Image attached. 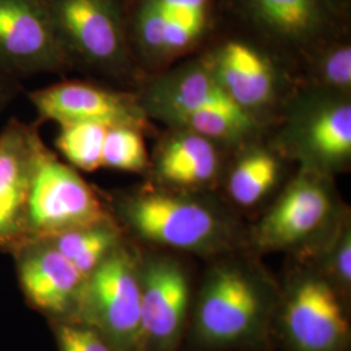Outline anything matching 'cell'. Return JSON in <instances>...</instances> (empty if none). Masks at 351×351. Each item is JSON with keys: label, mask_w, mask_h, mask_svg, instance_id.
Wrapping results in <instances>:
<instances>
[{"label": "cell", "mask_w": 351, "mask_h": 351, "mask_svg": "<svg viewBox=\"0 0 351 351\" xmlns=\"http://www.w3.org/2000/svg\"><path fill=\"white\" fill-rule=\"evenodd\" d=\"M272 146L298 168L335 177L351 164V97L303 85L281 110Z\"/></svg>", "instance_id": "obj_1"}, {"label": "cell", "mask_w": 351, "mask_h": 351, "mask_svg": "<svg viewBox=\"0 0 351 351\" xmlns=\"http://www.w3.org/2000/svg\"><path fill=\"white\" fill-rule=\"evenodd\" d=\"M120 215L139 239L176 250L217 252L234 239L224 213L176 189L136 191L121 201Z\"/></svg>", "instance_id": "obj_2"}, {"label": "cell", "mask_w": 351, "mask_h": 351, "mask_svg": "<svg viewBox=\"0 0 351 351\" xmlns=\"http://www.w3.org/2000/svg\"><path fill=\"white\" fill-rule=\"evenodd\" d=\"M46 4L72 69L80 66L119 82L134 77L137 64L120 0H46Z\"/></svg>", "instance_id": "obj_3"}, {"label": "cell", "mask_w": 351, "mask_h": 351, "mask_svg": "<svg viewBox=\"0 0 351 351\" xmlns=\"http://www.w3.org/2000/svg\"><path fill=\"white\" fill-rule=\"evenodd\" d=\"M261 42L226 38L201 55L226 97L261 125L280 114L294 91L291 80Z\"/></svg>", "instance_id": "obj_4"}, {"label": "cell", "mask_w": 351, "mask_h": 351, "mask_svg": "<svg viewBox=\"0 0 351 351\" xmlns=\"http://www.w3.org/2000/svg\"><path fill=\"white\" fill-rule=\"evenodd\" d=\"M112 221L103 202L80 175L47 146L38 159L26 206L27 242Z\"/></svg>", "instance_id": "obj_5"}, {"label": "cell", "mask_w": 351, "mask_h": 351, "mask_svg": "<svg viewBox=\"0 0 351 351\" xmlns=\"http://www.w3.org/2000/svg\"><path fill=\"white\" fill-rule=\"evenodd\" d=\"M232 10L277 55L303 62L342 34L341 17L326 0H228Z\"/></svg>", "instance_id": "obj_6"}, {"label": "cell", "mask_w": 351, "mask_h": 351, "mask_svg": "<svg viewBox=\"0 0 351 351\" xmlns=\"http://www.w3.org/2000/svg\"><path fill=\"white\" fill-rule=\"evenodd\" d=\"M80 298L93 326L121 350L143 341L141 280L132 254L119 243L85 280Z\"/></svg>", "instance_id": "obj_7"}, {"label": "cell", "mask_w": 351, "mask_h": 351, "mask_svg": "<svg viewBox=\"0 0 351 351\" xmlns=\"http://www.w3.org/2000/svg\"><path fill=\"white\" fill-rule=\"evenodd\" d=\"M333 177L298 168L254 232L262 250L300 247L320 236L336 217Z\"/></svg>", "instance_id": "obj_8"}, {"label": "cell", "mask_w": 351, "mask_h": 351, "mask_svg": "<svg viewBox=\"0 0 351 351\" xmlns=\"http://www.w3.org/2000/svg\"><path fill=\"white\" fill-rule=\"evenodd\" d=\"M69 69L46 0H0V71L20 81Z\"/></svg>", "instance_id": "obj_9"}, {"label": "cell", "mask_w": 351, "mask_h": 351, "mask_svg": "<svg viewBox=\"0 0 351 351\" xmlns=\"http://www.w3.org/2000/svg\"><path fill=\"white\" fill-rule=\"evenodd\" d=\"M39 121L129 125L147 130L150 120L137 94L84 81H63L29 94Z\"/></svg>", "instance_id": "obj_10"}, {"label": "cell", "mask_w": 351, "mask_h": 351, "mask_svg": "<svg viewBox=\"0 0 351 351\" xmlns=\"http://www.w3.org/2000/svg\"><path fill=\"white\" fill-rule=\"evenodd\" d=\"M45 146L37 125L19 119L0 132V249H19L27 242V197Z\"/></svg>", "instance_id": "obj_11"}, {"label": "cell", "mask_w": 351, "mask_h": 351, "mask_svg": "<svg viewBox=\"0 0 351 351\" xmlns=\"http://www.w3.org/2000/svg\"><path fill=\"white\" fill-rule=\"evenodd\" d=\"M262 311L261 294L250 278L237 268L220 267L202 293L197 329L211 345H230L252 335Z\"/></svg>", "instance_id": "obj_12"}, {"label": "cell", "mask_w": 351, "mask_h": 351, "mask_svg": "<svg viewBox=\"0 0 351 351\" xmlns=\"http://www.w3.org/2000/svg\"><path fill=\"white\" fill-rule=\"evenodd\" d=\"M284 323L298 351H337L349 329L336 291L316 277L302 280L290 293Z\"/></svg>", "instance_id": "obj_13"}, {"label": "cell", "mask_w": 351, "mask_h": 351, "mask_svg": "<svg viewBox=\"0 0 351 351\" xmlns=\"http://www.w3.org/2000/svg\"><path fill=\"white\" fill-rule=\"evenodd\" d=\"M137 97L149 120H158L168 128L189 113L207 106L233 103L220 88L201 56L176 68L163 69Z\"/></svg>", "instance_id": "obj_14"}, {"label": "cell", "mask_w": 351, "mask_h": 351, "mask_svg": "<svg viewBox=\"0 0 351 351\" xmlns=\"http://www.w3.org/2000/svg\"><path fill=\"white\" fill-rule=\"evenodd\" d=\"M188 277L180 264L156 259L141 278V322L143 339L169 348L178 339L188 313Z\"/></svg>", "instance_id": "obj_15"}, {"label": "cell", "mask_w": 351, "mask_h": 351, "mask_svg": "<svg viewBox=\"0 0 351 351\" xmlns=\"http://www.w3.org/2000/svg\"><path fill=\"white\" fill-rule=\"evenodd\" d=\"M223 146L185 129H171L150 158L156 180L176 190L208 188L221 175Z\"/></svg>", "instance_id": "obj_16"}, {"label": "cell", "mask_w": 351, "mask_h": 351, "mask_svg": "<svg viewBox=\"0 0 351 351\" xmlns=\"http://www.w3.org/2000/svg\"><path fill=\"white\" fill-rule=\"evenodd\" d=\"M17 250L21 285L39 310L60 314L80 298L86 278L49 241H29Z\"/></svg>", "instance_id": "obj_17"}, {"label": "cell", "mask_w": 351, "mask_h": 351, "mask_svg": "<svg viewBox=\"0 0 351 351\" xmlns=\"http://www.w3.org/2000/svg\"><path fill=\"white\" fill-rule=\"evenodd\" d=\"M284 158L269 145L247 142L239 147V154L226 175V191L241 207H252L276 188Z\"/></svg>", "instance_id": "obj_18"}, {"label": "cell", "mask_w": 351, "mask_h": 351, "mask_svg": "<svg viewBox=\"0 0 351 351\" xmlns=\"http://www.w3.org/2000/svg\"><path fill=\"white\" fill-rule=\"evenodd\" d=\"M46 241L71 261L85 278L121 243L120 233L113 220L99 226L65 232Z\"/></svg>", "instance_id": "obj_19"}, {"label": "cell", "mask_w": 351, "mask_h": 351, "mask_svg": "<svg viewBox=\"0 0 351 351\" xmlns=\"http://www.w3.org/2000/svg\"><path fill=\"white\" fill-rule=\"evenodd\" d=\"M302 63L306 65V84L351 97V43L345 34L311 52Z\"/></svg>", "instance_id": "obj_20"}, {"label": "cell", "mask_w": 351, "mask_h": 351, "mask_svg": "<svg viewBox=\"0 0 351 351\" xmlns=\"http://www.w3.org/2000/svg\"><path fill=\"white\" fill-rule=\"evenodd\" d=\"M108 128L90 123L60 124L55 146L65 163L78 172H95L101 168V150Z\"/></svg>", "instance_id": "obj_21"}, {"label": "cell", "mask_w": 351, "mask_h": 351, "mask_svg": "<svg viewBox=\"0 0 351 351\" xmlns=\"http://www.w3.org/2000/svg\"><path fill=\"white\" fill-rule=\"evenodd\" d=\"M143 132L136 126H110L101 150V168L130 173L150 169V155Z\"/></svg>", "instance_id": "obj_22"}, {"label": "cell", "mask_w": 351, "mask_h": 351, "mask_svg": "<svg viewBox=\"0 0 351 351\" xmlns=\"http://www.w3.org/2000/svg\"><path fill=\"white\" fill-rule=\"evenodd\" d=\"M60 351H112L99 330L78 326L59 328Z\"/></svg>", "instance_id": "obj_23"}, {"label": "cell", "mask_w": 351, "mask_h": 351, "mask_svg": "<svg viewBox=\"0 0 351 351\" xmlns=\"http://www.w3.org/2000/svg\"><path fill=\"white\" fill-rule=\"evenodd\" d=\"M330 263L335 274L343 284L351 281V232L349 223L343 221L336 232L330 246Z\"/></svg>", "instance_id": "obj_24"}, {"label": "cell", "mask_w": 351, "mask_h": 351, "mask_svg": "<svg viewBox=\"0 0 351 351\" xmlns=\"http://www.w3.org/2000/svg\"><path fill=\"white\" fill-rule=\"evenodd\" d=\"M23 91L21 82L0 71V112H3Z\"/></svg>", "instance_id": "obj_25"}, {"label": "cell", "mask_w": 351, "mask_h": 351, "mask_svg": "<svg viewBox=\"0 0 351 351\" xmlns=\"http://www.w3.org/2000/svg\"><path fill=\"white\" fill-rule=\"evenodd\" d=\"M326 3L341 19L346 16V10L350 7V0H326Z\"/></svg>", "instance_id": "obj_26"}]
</instances>
